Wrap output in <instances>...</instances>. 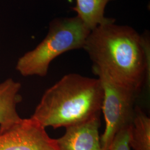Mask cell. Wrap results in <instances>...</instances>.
<instances>
[{
  "mask_svg": "<svg viewBox=\"0 0 150 150\" xmlns=\"http://www.w3.org/2000/svg\"><path fill=\"white\" fill-rule=\"evenodd\" d=\"M32 118H21L0 130V150H59L56 139Z\"/></svg>",
  "mask_w": 150,
  "mask_h": 150,
  "instance_id": "5b68a950",
  "label": "cell"
},
{
  "mask_svg": "<svg viewBox=\"0 0 150 150\" xmlns=\"http://www.w3.org/2000/svg\"><path fill=\"white\" fill-rule=\"evenodd\" d=\"M129 145L134 150H150V118L138 106L129 127Z\"/></svg>",
  "mask_w": 150,
  "mask_h": 150,
  "instance_id": "9c48e42d",
  "label": "cell"
},
{
  "mask_svg": "<svg viewBox=\"0 0 150 150\" xmlns=\"http://www.w3.org/2000/svg\"><path fill=\"white\" fill-rule=\"evenodd\" d=\"M107 23L91 31L83 48L92 62V71L120 86L139 93L150 80V45L129 26Z\"/></svg>",
  "mask_w": 150,
  "mask_h": 150,
  "instance_id": "6da1fadb",
  "label": "cell"
},
{
  "mask_svg": "<svg viewBox=\"0 0 150 150\" xmlns=\"http://www.w3.org/2000/svg\"><path fill=\"white\" fill-rule=\"evenodd\" d=\"M90 32L77 16L54 19L50 23L46 38L18 59L16 70L24 77H45L50 64L57 57L69 51L83 48Z\"/></svg>",
  "mask_w": 150,
  "mask_h": 150,
  "instance_id": "3957f363",
  "label": "cell"
},
{
  "mask_svg": "<svg viewBox=\"0 0 150 150\" xmlns=\"http://www.w3.org/2000/svg\"><path fill=\"white\" fill-rule=\"evenodd\" d=\"M103 97L99 79L69 74L45 92L31 118L45 128H66L100 115Z\"/></svg>",
  "mask_w": 150,
  "mask_h": 150,
  "instance_id": "7a4b0ae2",
  "label": "cell"
},
{
  "mask_svg": "<svg viewBox=\"0 0 150 150\" xmlns=\"http://www.w3.org/2000/svg\"><path fill=\"white\" fill-rule=\"evenodd\" d=\"M21 85L12 79L0 83V130L7 128L21 119L16 107L21 101Z\"/></svg>",
  "mask_w": 150,
  "mask_h": 150,
  "instance_id": "52a82bcc",
  "label": "cell"
},
{
  "mask_svg": "<svg viewBox=\"0 0 150 150\" xmlns=\"http://www.w3.org/2000/svg\"><path fill=\"white\" fill-rule=\"evenodd\" d=\"M100 116L66 127L64 134L56 139L59 150H103L99 133Z\"/></svg>",
  "mask_w": 150,
  "mask_h": 150,
  "instance_id": "8992f818",
  "label": "cell"
},
{
  "mask_svg": "<svg viewBox=\"0 0 150 150\" xmlns=\"http://www.w3.org/2000/svg\"><path fill=\"white\" fill-rule=\"evenodd\" d=\"M129 127L121 129L116 134L106 150H131L129 145Z\"/></svg>",
  "mask_w": 150,
  "mask_h": 150,
  "instance_id": "30bf717a",
  "label": "cell"
},
{
  "mask_svg": "<svg viewBox=\"0 0 150 150\" xmlns=\"http://www.w3.org/2000/svg\"><path fill=\"white\" fill-rule=\"evenodd\" d=\"M114 0H76V5L72 8L77 16L83 22L90 31L99 25L115 22L113 18L105 16V7L110 1Z\"/></svg>",
  "mask_w": 150,
  "mask_h": 150,
  "instance_id": "ba28073f",
  "label": "cell"
},
{
  "mask_svg": "<svg viewBox=\"0 0 150 150\" xmlns=\"http://www.w3.org/2000/svg\"><path fill=\"white\" fill-rule=\"evenodd\" d=\"M95 75L101 81L103 90L101 110L105 129L101 136L102 149L106 150L121 129L130 125L134 116L137 92L120 86L101 73Z\"/></svg>",
  "mask_w": 150,
  "mask_h": 150,
  "instance_id": "277c9868",
  "label": "cell"
}]
</instances>
